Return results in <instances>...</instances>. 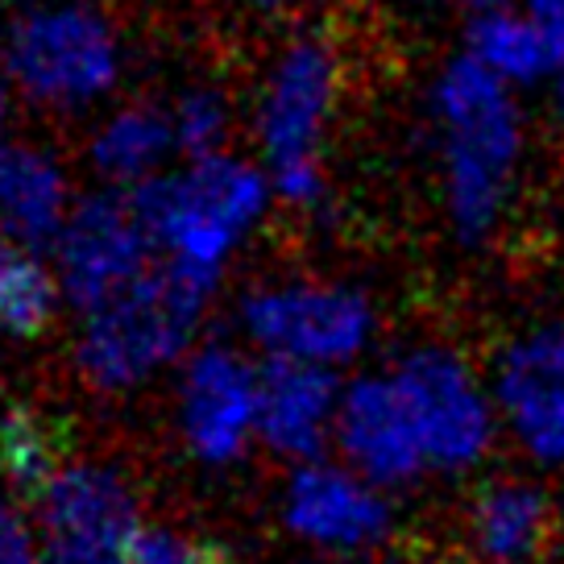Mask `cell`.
Returning <instances> with one entry per match:
<instances>
[{
    "mask_svg": "<svg viewBox=\"0 0 564 564\" xmlns=\"http://www.w3.org/2000/svg\"><path fill=\"white\" fill-rule=\"evenodd\" d=\"M432 112L441 124L444 199L460 241H481L507 208L523 154L514 88L474 63L453 58L436 79Z\"/></svg>",
    "mask_w": 564,
    "mask_h": 564,
    "instance_id": "obj_1",
    "label": "cell"
},
{
    "mask_svg": "<svg viewBox=\"0 0 564 564\" xmlns=\"http://www.w3.org/2000/svg\"><path fill=\"white\" fill-rule=\"evenodd\" d=\"M162 262L220 282L229 253L246 241L274 199L270 171L232 154L192 159L129 195Z\"/></svg>",
    "mask_w": 564,
    "mask_h": 564,
    "instance_id": "obj_2",
    "label": "cell"
},
{
    "mask_svg": "<svg viewBox=\"0 0 564 564\" xmlns=\"http://www.w3.org/2000/svg\"><path fill=\"white\" fill-rule=\"evenodd\" d=\"M216 282L183 265H154L138 286L84 316L75 366L105 394L133 390L192 349Z\"/></svg>",
    "mask_w": 564,
    "mask_h": 564,
    "instance_id": "obj_3",
    "label": "cell"
},
{
    "mask_svg": "<svg viewBox=\"0 0 564 564\" xmlns=\"http://www.w3.org/2000/svg\"><path fill=\"white\" fill-rule=\"evenodd\" d=\"M336 105V54L324 37H300L286 46L258 112V141H262L265 171L282 204L312 212L324 204V171L319 145L333 121Z\"/></svg>",
    "mask_w": 564,
    "mask_h": 564,
    "instance_id": "obj_4",
    "label": "cell"
},
{
    "mask_svg": "<svg viewBox=\"0 0 564 564\" xmlns=\"http://www.w3.org/2000/svg\"><path fill=\"white\" fill-rule=\"evenodd\" d=\"M121 75L117 34L88 4H37L9 25L4 79L42 108H88Z\"/></svg>",
    "mask_w": 564,
    "mask_h": 564,
    "instance_id": "obj_5",
    "label": "cell"
},
{
    "mask_svg": "<svg viewBox=\"0 0 564 564\" xmlns=\"http://www.w3.org/2000/svg\"><path fill=\"white\" fill-rule=\"evenodd\" d=\"M241 328L270 361L336 370L370 345L373 307L336 282H274L246 295Z\"/></svg>",
    "mask_w": 564,
    "mask_h": 564,
    "instance_id": "obj_6",
    "label": "cell"
},
{
    "mask_svg": "<svg viewBox=\"0 0 564 564\" xmlns=\"http://www.w3.org/2000/svg\"><path fill=\"white\" fill-rule=\"evenodd\" d=\"M34 528L42 564H129L145 523L121 469L70 460L37 494Z\"/></svg>",
    "mask_w": 564,
    "mask_h": 564,
    "instance_id": "obj_7",
    "label": "cell"
},
{
    "mask_svg": "<svg viewBox=\"0 0 564 564\" xmlns=\"http://www.w3.org/2000/svg\"><path fill=\"white\" fill-rule=\"evenodd\" d=\"M432 474H460L486 457L498 406L448 349H415L390 370Z\"/></svg>",
    "mask_w": 564,
    "mask_h": 564,
    "instance_id": "obj_8",
    "label": "cell"
},
{
    "mask_svg": "<svg viewBox=\"0 0 564 564\" xmlns=\"http://www.w3.org/2000/svg\"><path fill=\"white\" fill-rule=\"evenodd\" d=\"M154 241L141 225L129 195H88L70 212L67 229L54 241V274L63 300L88 316L138 286L154 270Z\"/></svg>",
    "mask_w": 564,
    "mask_h": 564,
    "instance_id": "obj_9",
    "label": "cell"
},
{
    "mask_svg": "<svg viewBox=\"0 0 564 564\" xmlns=\"http://www.w3.org/2000/svg\"><path fill=\"white\" fill-rule=\"evenodd\" d=\"M178 427L195 460H241L262 427V370H253L246 352L229 345L195 349L178 387Z\"/></svg>",
    "mask_w": 564,
    "mask_h": 564,
    "instance_id": "obj_10",
    "label": "cell"
},
{
    "mask_svg": "<svg viewBox=\"0 0 564 564\" xmlns=\"http://www.w3.org/2000/svg\"><path fill=\"white\" fill-rule=\"evenodd\" d=\"M282 519L300 540L324 552H361L387 540L390 502L382 486L349 465L307 460L282 494Z\"/></svg>",
    "mask_w": 564,
    "mask_h": 564,
    "instance_id": "obj_11",
    "label": "cell"
},
{
    "mask_svg": "<svg viewBox=\"0 0 564 564\" xmlns=\"http://www.w3.org/2000/svg\"><path fill=\"white\" fill-rule=\"evenodd\" d=\"M494 406L531 457L564 465V324H544L502 352Z\"/></svg>",
    "mask_w": 564,
    "mask_h": 564,
    "instance_id": "obj_12",
    "label": "cell"
},
{
    "mask_svg": "<svg viewBox=\"0 0 564 564\" xmlns=\"http://www.w3.org/2000/svg\"><path fill=\"white\" fill-rule=\"evenodd\" d=\"M336 448L349 469L370 477L382 490L432 474L420 432L406 415L403 394L390 373H370L345 387L340 420H336Z\"/></svg>",
    "mask_w": 564,
    "mask_h": 564,
    "instance_id": "obj_13",
    "label": "cell"
},
{
    "mask_svg": "<svg viewBox=\"0 0 564 564\" xmlns=\"http://www.w3.org/2000/svg\"><path fill=\"white\" fill-rule=\"evenodd\" d=\"M345 387L333 370L303 366V361H265L262 366V427L258 436L270 453L286 460H319L336 441Z\"/></svg>",
    "mask_w": 564,
    "mask_h": 564,
    "instance_id": "obj_14",
    "label": "cell"
},
{
    "mask_svg": "<svg viewBox=\"0 0 564 564\" xmlns=\"http://www.w3.org/2000/svg\"><path fill=\"white\" fill-rule=\"evenodd\" d=\"M70 183L54 154L37 145L9 141L0 150V232L18 237L30 249H54L67 229Z\"/></svg>",
    "mask_w": 564,
    "mask_h": 564,
    "instance_id": "obj_15",
    "label": "cell"
},
{
    "mask_svg": "<svg viewBox=\"0 0 564 564\" xmlns=\"http://www.w3.org/2000/svg\"><path fill=\"white\" fill-rule=\"evenodd\" d=\"M556 528L552 502L528 481H490L469 507V540L490 564H531L547 552Z\"/></svg>",
    "mask_w": 564,
    "mask_h": 564,
    "instance_id": "obj_16",
    "label": "cell"
},
{
    "mask_svg": "<svg viewBox=\"0 0 564 564\" xmlns=\"http://www.w3.org/2000/svg\"><path fill=\"white\" fill-rule=\"evenodd\" d=\"M171 154H178L171 108L145 105V100H133V105L108 112L100 129L91 133V166L112 187H121L129 195L166 175Z\"/></svg>",
    "mask_w": 564,
    "mask_h": 564,
    "instance_id": "obj_17",
    "label": "cell"
},
{
    "mask_svg": "<svg viewBox=\"0 0 564 564\" xmlns=\"http://www.w3.org/2000/svg\"><path fill=\"white\" fill-rule=\"evenodd\" d=\"M465 54L511 88L552 79V46H547L544 25L531 18V9L519 13L511 4H498L486 13H474Z\"/></svg>",
    "mask_w": 564,
    "mask_h": 564,
    "instance_id": "obj_18",
    "label": "cell"
},
{
    "mask_svg": "<svg viewBox=\"0 0 564 564\" xmlns=\"http://www.w3.org/2000/svg\"><path fill=\"white\" fill-rule=\"evenodd\" d=\"M67 436L63 423L37 406H9L0 415V474L25 502L67 469Z\"/></svg>",
    "mask_w": 564,
    "mask_h": 564,
    "instance_id": "obj_19",
    "label": "cell"
},
{
    "mask_svg": "<svg viewBox=\"0 0 564 564\" xmlns=\"http://www.w3.org/2000/svg\"><path fill=\"white\" fill-rule=\"evenodd\" d=\"M58 274H54L42 249L0 232V333L4 336H42L58 316Z\"/></svg>",
    "mask_w": 564,
    "mask_h": 564,
    "instance_id": "obj_20",
    "label": "cell"
},
{
    "mask_svg": "<svg viewBox=\"0 0 564 564\" xmlns=\"http://www.w3.org/2000/svg\"><path fill=\"white\" fill-rule=\"evenodd\" d=\"M171 124H175L178 154L187 162L225 154V138H229V100L216 88H187L175 105H171Z\"/></svg>",
    "mask_w": 564,
    "mask_h": 564,
    "instance_id": "obj_21",
    "label": "cell"
},
{
    "mask_svg": "<svg viewBox=\"0 0 564 564\" xmlns=\"http://www.w3.org/2000/svg\"><path fill=\"white\" fill-rule=\"evenodd\" d=\"M129 564H229L225 547L178 528H141Z\"/></svg>",
    "mask_w": 564,
    "mask_h": 564,
    "instance_id": "obj_22",
    "label": "cell"
},
{
    "mask_svg": "<svg viewBox=\"0 0 564 564\" xmlns=\"http://www.w3.org/2000/svg\"><path fill=\"white\" fill-rule=\"evenodd\" d=\"M0 564H42L37 528L4 494H0Z\"/></svg>",
    "mask_w": 564,
    "mask_h": 564,
    "instance_id": "obj_23",
    "label": "cell"
},
{
    "mask_svg": "<svg viewBox=\"0 0 564 564\" xmlns=\"http://www.w3.org/2000/svg\"><path fill=\"white\" fill-rule=\"evenodd\" d=\"M528 9L544 25L547 46H552V88H556V108L564 117V0H531Z\"/></svg>",
    "mask_w": 564,
    "mask_h": 564,
    "instance_id": "obj_24",
    "label": "cell"
},
{
    "mask_svg": "<svg viewBox=\"0 0 564 564\" xmlns=\"http://www.w3.org/2000/svg\"><path fill=\"white\" fill-rule=\"evenodd\" d=\"M9 121H13V84L0 79V150L9 145Z\"/></svg>",
    "mask_w": 564,
    "mask_h": 564,
    "instance_id": "obj_25",
    "label": "cell"
},
{
    "mask_svg": "<svg viewBox=\"0 0 564 564\" xmlns=\"http://www.w3.org/2000/svg\"><path fill=\"white\" fill-rule=\"evenodd\" d=\"M253 13H262V18H279L282 9H291L295 0H246Z\"/></svg>",
    "mask_w": 564,
    "mask_h": 564,
    "instance_id": "obj_26",
    "label": "cell"
},
{
    "mask_svg": "<svg viewBox=\"0 0 564 564\" xmlns=\"http://www.w3.org/2000/svg\"><path fill=\"white\" fill-rule=\"evenodd\" d=\"M4 46H9V25H4V18H0V58H4Z\"/></svg>",
    "mask_w": 564,
    "mask_h": 564,
    "instance_id": "obj_27",
    "label": "cell"
}]
</instances>
